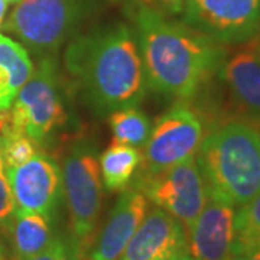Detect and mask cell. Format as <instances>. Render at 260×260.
I'll use <instances>...</instances> for the list:
<instances>
[{
    "instance_id": "cell-1",
    "label": "cell",
    "mask_w": 260,
    "mask_h": 260,
    "mask_svg": "<svg viewBox=\"0 0 260 260\" xmlns=\"http://www.w3.org/2000/svg\"><path fill=\"white\" fill-rule=\"evenodd\" d=\"M135 25L148 87L167 97L192 99L225 61L221 44L184 22L139 6Z\"/></svg>"
},
{
    "instance_id": "cell-2",
    "label": "cell",
    "mask_w": 260,
    "mask_h": 260,
    "mask_svg": "<svg viewBox=\"0 0 260 260\" xmlns=\"http://www.w3.org/2000/svg\"><path fill=\"white\" fill-rule=\"evenodd\" d=\"M65 68L95 112L136 107L148 83L135 34L116 25L74 38L65 51Z\"/></svg>"
},
{
    "instance_id": "cell-3",
    "label": "cell",
    "mask_w": 260,
    "mask_h": 260,
    "mask_svg": "<svg viewBox=\"0 0 260 260\" xmlns=\"http://www.w3.org/2000/svg\"><path fill=\"white\" fill-rule=\"evenodd\" d=\"M197 165L207 194L233 207L260 194V132L246 121H229L203 139Z\"/></svg>"
},
{
    "instance_id": "cell-4",
    "label": "cell",
    "mask_w": 260,
    "mask_h": 260,
    "mask_svg": "<svg viewBox=\"0 0 260 260\" xmlns=\"http://www.w3.org/2000/svg\"><path fill=\"white\" fill-rule=\"evenodd\" d=\"M61 175L71 230L68 244L73 259L84 260L97 234L103 204L100 164L94 146L77 143L65 156Z\"/></svg>"
},
{
    "instance_id": "cell-5",
    "label": "cell",
    "mask_w": 260,
    "mask_h": 260,
    "mask_svg": "<svg viewBox=\"0 0 260 260\" xmlns=\"http://www.w3.org/2000/svg\"><path fill=\"white\" fill-rule=\"evenodd\" d=\"M88 0H19L3 29L19 38L32 54L51 56L74 35Z\"/></svg>"
},
{
    "instance_id": "cell-6",
    "label": "cell",
    "mask_w": 260,
    "mask_h": 260,
    "mask_svg": "<svg viewBox=\"0 0 260 260\" xmlns=\"http://www.w3.org/2000/svg\"><path fill=\"white\" fill-rule=\"evenodd\" d=\"M10 130L44 143L51 133L67 121L61 100L58 68L51 56H44L9 109ZM8 133V132H6Z\"/></svg>"
},
{
    "instance_id": "cell-7",
    "label": "cell",
    "mask_w": 260,
    "mask_h": 260,
    "mask_svg": "<svg viewBox=\"0 0 260 260\" xmlns=\"http://www.w3.org/2000/svg\"><path fill=\"white\" fill-rule=\"evenodd\" d=\"M132 186L172 214L188 230L207 201V188L195 158L156 172L138 171Z\"/></svg>"
},
{
    "instance_id": "cell-8",
    "label": "cell",
    "mask_w": 260,
    "mask_h": 260,
    "mask_svg": "<svg viewBox=\"0 0 260 260\" xmlns=\"http://www.w3.org/2000/svg\"><path fill=\"white\" fill-rule=\"evenodd\" d=\"M203 142V123L185 104H177L159 116L142 152L139 171L156 172L195 158Z\"/></svg>"
},
{
    "instance_id": "cell-9",
    "label": "cell",
    "mask_w": 260,
    "mask_h": 260,
    "mask_svg": "<svg viewBox=\"0 0 260 260\" xmlns=\"http://www.w3.org/2000/svg\"><path fill=\"white\" fill-rule=\"evenodd\" d=\"M181 15L218 44L246 42L260 32V0H185Z\"/></svg>"
},
{
    "instance_id": "cell-10",
    "label": "cell",
    "mask_w": 260,
    "mask_h": 260,
    "mask_svg": "<svg viewBox=\"0 0 260 260\" xmlns=\"http://www.w3.org/2000/svg\"><path fill=\"white\" fill-rule=\"evenodd\" d=\"M16 214L35 213L54 221L62 197L61 169L52 158L39 153L26 164L5 168Z\"/></svg>"
},
{
    "instance_id": "cell-11",
    "label": "cell",
    "mask_w": 260,
    "mask_h": 260,
    "mask_svg": "<svg viewBox=\"0 0 260 260\" xmlns=\"http://www.w3.org/2000/svg\"><path fill=\"white\" fill-rule=\"evenodd\" d=\"M234 207L207 194V201L186 230L188 251L194 260H232Z\"/></svg>"
},
{
    "instance_id": "cell-12",
    "label": "cell",
    "mask_w": 260,
    "mask_h": 260,
    "mask_svg": "<svg viewBox=\"0 0 260 260\" xmlns=\"http://www.w3.org/2000/svg\"><path fill=\"white\" fill-rule=\"evenodd\" d=\"M148 210V198L135 186H126L84 260H119Z\"/></svg>"
},
{
    "instance_id": "cell-13",
    "label": "cell",
    "mask_w": 260,
    "mask_h": 260,
    "mask_svg": "<svg viewBox=\"0 0 260 260\" xmlns=\"http://www.w3.org/2000/svg\"><path fill=\"white\" fill-rule=\"evenodd\" d=\"M182 251H188L185 227L155 205L148 210L119 260H165Z\"/></svg>"
},
{
    "instance_id": "cell-14",
    "label": "cell",
    "mask_w": 260,
    "mask_h": 260,
    "mask_svg": "<svg viewBox=\"0 0 260 260\" xmlns=\"http://www.w3.org/2000/svg\"><path fill=\"white\" fill-rule=\"evenodd\" d=\"M236 107L244 114L260 119V55L244 49L224 61L218 70Z\"/></svg>"
},
{
    "instance_id": "cell-15",
    "label": "cell",
    "mask_w": 260,
    "mask_h": 260,
    "mask_svg": "<svg viewBox=\"0 0 260 260\" xmlns=\"http://www.w3.org/2000/svg\"><path fill=\"white\" fill-rule=\"evenodd\" d=\"M12 243L16 260H25L45 250L56 236L52 221L35 213L16 214L12 227Z\"/></svg>"
},
{
    "instance_id": "cell-16",
    "label": "cell",
    "mask_w": 260,
    "mask_h": 260,
    "mask_svg": "<svg viewBox=\"0 0 260 260\" xmlns=\"http://www.w3.org/2000/svg\"><path fill=\"white\" fill-rule=\"evenodd\" d=\"M142 160L139 149L113 142L112 146L103 152L100 164V177L109 192L123 191L129 185Z\"/></svg>"
},
{
    "instance_id": "cell-17",
    "label": "cell",
    "mask_w": 260,
    "mask_h": 260,
    "mask_svg": "<svg viewBox=\"0 0 260 260\" xmlns=\"http://www.w3.org/2000/svg\"><path fill=\"white\" fill-rule=\"evenodd\" d=\"M113 140L135 148H143L148 140L152 123L145 113L136 107H124L110 114Z\"/></svg>"
},
{
    "instance_id": "cell-18",
    "label": "cell",
    "mask_w": 260,
    "mask_h": 260,
    "mask_svg": "<svg viewBox=\"0 0 260 260\" xmlns=\"http://www.w3.org/2000/svg\"><path fill=\"white\" fill-rule=\"evenodd\" d=\"M260 249V194L234 213L233 256ZM232 256V257H233Z\"/></svg>"
},
{
    "instance_id": "cell-19",
    "label": "cell",
    "mask_w": 260,
    "mask_h": 260,
    "mask_svg": "<svg viewBox=\"0 0 260 260\" xmlns=\"http://www.w3.org/2000/svg\"><path fill=\"white\" fill-rule=\"evenodd\" d=\"M0 67L9 75L10 85L16 94L35 70L25 47L3 34H0Z\"/></svg>"
},
{
    "instance_id": "cell-20",
    "label": "cell",
    "mask_w": 260,
    "mask_h": 260,
    "mask_svg": "<svg viewBox=\"0 0 260 260\" xmlns=\"http://www.w3.org/2000/svg\"><path fill=\"white\" fill-rule=\"evenodd\" d=\"M3 168H16L26 164L38 153V143L26 135L8 132L2 136Z\"/></svg>"
},
{
    "instance_id": "cell-21",
    "label": "cell",
    "mask_w": 260,
    "mask_h": 260,
    "mask_svg": "<svg viewBox=\"0 0 260 260\" xmlns=\"http://www.w3.org/2000/svg\"><path fill=\"white\" fill-rule=\"evenodd\" d=\"M16 218V207L5 168L0 167V234L10 237Z\"/></svg>"
},
{
    "instance_id": "cell-22",
    "label": "cell",
    "mask_w": 260,
    "mask_h": 260,
    "mask_svg": "<svg viewBox=\"0 0 260 260\" xmlns=\"http://www.w3.org/2000/svg\"><path fill=\"white\" fill-rule=\"evenodd\" d=\"M25 260H74L68 240L56 236L45 250Z\"/></svg>"
},
{
    "instance_id": "cell-23",
    "label": "cell",
    "mask_w": 260,
    "mask_h": 260,
    "mask_svg": "<svg viewBox=\"0 0 260 260\" xmlns=\"http://www.w3.org/2000/svg\"><path fill=\"white\" fill-rule=\"evenodd\" d=\"M140 8H146L160 13L164 16H172L182 13L185 0H138Z\"/></svg>"
},
{
    "instance_id": "cell-24",
    "label": "cell",
    "mask_w": 260,
    "mask_h": 260,
    "mask_svg": "<svg viewBox=\"0 0 260 260\" xmlns=\"http://www.w3.org/2000/svg\"><path fill=\"white\" fill-rule=\"evenodd\" d=\"M16 99V91L12 88L8 73L0 67V112H6Z\"/></svg>"
},
{
    "instance_id": "cell-25",
    "label": "cell",
    "mask_w": 260,
    "mask_h": 260,
    "mask_svg": "<svg viewBox=\"0 0 260 260\" xmlns=\"http://www.w3.org/2000/svg\"><path fill=\"white\" fill-rule=\"evenodd\" d=\"M232 260H260V249L249 251V253H243V254H236V256H233Z\"/></svg>"
},
{
    "instance_id": "cell-26",
    "label": "cell",
    "mask_w": 260,
    "mask_h": 260,
    "mask_svg": "<svg viewBox=\"0 0 260 260\" xmlns=\"http://www.w3.org/2000/svg\"><path fill=\"white\" fill-rule=\"evenodd\" d=\"M165 260H194L191 257V254H189V251H182V253H178L175 256H172V257H168Z\"/></svg>"
},
{
    "instance_id": "cell-27",
    "label": "cell",
    "mask_w": 260,
    "mask_h": 260,
    "mask_svg": "<svg viewBox=\"0 0 260 260\" xmlns=\"http://www.w3.org/2000/svg\"><path fill=\"white\" fill-rule=\"evenodd\" d=\"M8 6H9V3L6 0H0V26L3 23V19H5L6 12H8Z\"/></svg>"
},
{
    "instance_id": "cell-28",
    "label": "cell",
    "mask_w": 260,
    "mask_h": 260,
    "mask_svg": "<svg viewBox=\"0 0 260 260\" xmlns=\"http://www.w3.org/2000/svg\"><path fill=\"white\" fill-rule=\"evenodd\" d=\"M0 260H10V257L8 256V253L5 250V247H3L2 243H0Z\"/></svg>"
},
{
    "instance_id": "cell-29",
    "label": "cell",
    "mask_w": 260,
    "mask_h": 260,
    "mask_svg": "<svg viewBox=\"0 0 260 260\" xmlns=\"http://www.w3.org/2000/svg\"><path fill=\"white\" fill-rule=\"evenodd\" d=\"M2 148H3V142H2V136H0V167H3V159H2Z\"/></svg>"
},
{
    "instance_id": "cell-30",
    "label": "cell",
    "mask_w": 260,
    "mask_h": 260,
    "mask_svg": "<svg viewBox=\"0 0 260 260\" xmlns=\"http://www.w3.org/2000/svg\"><path fill=\"white\" fill-rule=\"evenodd\" d=\"M6 2H8V3H13V5H15V3H18L19 0H6Z\"/></svg>"
},
{
    "instance_id": "cell-31",
    "label": "cell",
    "mask_w": 260,
    "mask_h": 260,
    "mask_svg": "<svg viewBox=\"0 0 260 260\" xmlns=\"http://www.w3.org/2000/svg\"><path fill=\"white\" fill-rule=\"evenodd\" d=\"M257 54L260 55V41H259V45H257Z\"/></svg>"
}]
</instances>
